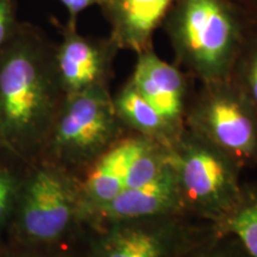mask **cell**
<instances>
[{"mask_svg":"<svg viewBox=\"0 0 257 257\" xmlns=\"http://www.w3.org/2000/svg\"><path fill=\"white\" fill-rule=\"evenodd\" d=\"M130 134L114 110L108 87L66 96L41 159L81 179L98 159Z\"/></svg>","mask_w":257,"mask_h":257,"instance_id":"obj_6","label":"cell"},{"mask_svg":"<svg viewBox=\"0 0 257 257\" xmlns=\"http://www.w3.org/2000/svg\"><path fill=\"white\" fill-rule=\"evenodd\" d=\"M69 14V22L70 25H76V18L85 11L86 9L91 8L93 5L101 6L106 0H59Z\"/></svg>","mask_w":257,"mask_h":257,"instance_id":"obj_19","label":"cell"},{"mask_svg":"<svg viewBox=\"0 0 257 257\" xmlns=\"http://www.w3.org/2000/svg\"><path fill=\"white\" fill-rule=\"evenodd\" d=\"M119 48L108 38L83 36L76 25L67 24L55 44L57 75L66 96L95 87H108Z\"/></svg>","mask_w":257,"mask_h":257,"instance_id":"obj_8","label":"cell"},{"mask_svg":"<svg viewBox=\"0 0 257 257\" xmlns=\"http://www.w3.org/2000/svg\"><path fill=\"white\" fill-rule=\"evenodd\" d=\"M169 156L186 216L218 224L242 200L243 168L205 138L185 128Z\"/></svg>","mask_w":257,"mask_h":257,"instance_id":"obj_5","label":"cell"},{"mask_svg":"<svg viewBox=\"0 0 257 257\" xmlns=\"http://www.w3.org/2000/svg\"><path fill=\"white\" fill-rule=\"evenodd\" d=\"M244 4L248 6L250 14H251L252 18L255 19L257 23V0H243Z\"/></svg>","mask_w":257,"mask_h":257,"instance_id":"obj_21","label":"cell"},{"mask_svg":"<svg viewBox=\"0 0 257 257\" xmlns=\"http://www.w3.org/2000/svg\"><path fill=\"white\" fill-rule=\"evenodd\" d=\"M112 98L118 117L130 133L148 137L168 148L182 134L176 133L167 123L165 118L140 94L130 80Z\"/></svg>","mask_w":257,"mask_h":257,"instance_id":"obj_13","label":"cell"},{"mask_svg":"<svg viewBox=\"0 0 257 257\" xmlns=\"http://www.w3.org/2000/svg\"><path fill=\"white\" fill-rule=\"evenodd\" d=\"M185 125L243 169L257 168V111L231 78L201 83L192 94Z\"/></svg>","mask_w":257,"mask_h":257,"instance_id":"obj_7","label":"cell"},{"mask_svg":"<svg viewBox=\"0 0 257 257\" xmlns=\"http://www.w3.org/2000/svg\"><path fill=\"white\" fill-rule=\"evenodd\" d=\"M85 224L81 179L46 159L24 166L6 232L11 243L68 248Z\"/></svg>","mask_w":257,"mask_h":257,"instance_id":"obj_2","label":"cell"},{"mask_svg":"<svg viewBox=\"0 0 257 257\" xmlns=\"http://www.w3.org/2000/svg\"><path fill=\"white\" fill-rule=\"evenodd\" d=\"M5 154H6V153L3 152V149H2V148H0V157H2V156H4Z\"/></svg>","mask_w":257,"mask_h":257,"instance_id":"obj_22","label":"cell"},{"mask_svg":"<svg viewBox=\"0 0 257 257\" xmlns=\"http://www.w3.org/2000/svg\"><path fill=\"white\" fill-rule=\"evenodd\" d=\"M24 166L8 154L0 157V236L8 232L14 216Z\"/></svg>","mask_w":257,"mask_h":257,"instance_id":"obj_16","label":"cell"},{"mask_svg":"<svg viewBox=\"0 0 257 257\" xmlns=\"http://www.w3.org/2000/svg\"><path fill=\"white\" fill-rule=\"evenodd\" d=\"M152 141L141 135L127 134L85 173L81 178L85 223L93 212L126 189L134 163Z\"/></svg>","mask_w":257,"mask_h":257,"instance_id":"obj_10","label":"cell"},{"mask_svg":"<svg viewBox=\"0 0 257 257\" xmlns=\"http://www.w3.org/2000/svg\"><path fill=\"white\" fill-rule=\"evenodd\" d=\"M22 246H23L25 252H27L22 257H73L68 248H47V246L31 245Z\"/></svg>","mask_w":257,"mask_h":257,"instance_id":"obj_20","label":"cell"},{"mask_svg":"<svg viewBox=\"0 0 257 257\" xmlns=\"http://www.w3.org/2000/svg\"><path fill=\"white\" fill-rule=\"evenodd\" d=\"M21 23L17 16V0H0V49L11 40Z\"/></svg>","mask_w":257,"mask_h":257,"instance_id":"obj_18","label":"cell"},{"mask_svg":"<svg viewBox=\"0 0 257 257\" xmlns=\"http://www.w3.org/2000/svg\"><path fill=\"white\" fill-rule=\"evenodd\" d=\"M137 56L128 80L167 123L181 134L186 128V112L192 98L187 75L179 67L161 59L153 48Z\"/></svg>","mask_w":257,"mask_h":257,"instance_id":"obj_9","label":"cell"},{"mask_svg":"<svg viewBox=\"0 0 257 257\" xmlns=\"http://www.w3.org/2000/svg\"><path fill=\"white\" fill-rule=\"evenodd\" d=\"M175 0H106L101 5L117 47L138 54L152 49L153 35Z\"/></svg>","mask_w":257,"mask_h":257,"instance_id":"obj_12","label":"cell"},{"mask_svg":"<svg viewBox=\"0 0 257 257\" xmlns=\"http://www.w3.org/2000/svg\"><path fill=\"white\" fill-rule=\"evenodd\" d=\"M216 226L220 232L236 236L245 249L257 257V188L244 186L242 200Z\"/></svg>","mask_w":257,"mask_h":257,"instance_id":"obj_14","label":"cell"},{"mask_svg":"<svg viewBox=\"0 0 257 257\" xmlns=\"http://www.w3.org/2000/svg\"><path fill=\"white\" fill-rule=\"evenodd\" d=\"M66 94L55 44L22 22L0 49V148L19 162L41 159Z\"/></svg>","mask_w":257,"mask_h":257,"instance_id":"obj_1","label":"cell"},{"mask_svg":"<svg viewBox=\"0 0 257 257\" xmlns=\"http://www.w3.org/2000/svg\"><path fill=\"white\" fill-rule=\"evenodd\" d=\"M248 29L225 0H178L168 22L176 60L201 83L230 78Z\"/></svg>","mask_w":257,"mask_h":257,"instance_id":"obj_3","label":"cell"},{"mask_svg":"<svg viewBox=\"0 0 257 257\" xmlns=\"http://www.w3.org/2000/svg\"><path fill=\"white\" fill-rule=\"evenodd\" d=\"M181 257H253L242 242L231 233L218 232Z\"/></svg>","mask_w":257,"mask_h":257,"instance_id":"obj_17","label":"cell"},{"mask_svg":"<svg viewBox=\"0 0 257 257\" xmlns=\"http://www.w3.org/2000/svg\"><path fill=\"white\" fill-rule=\"evenodd\" d=\"M218 232L184 214L86 223L68 249L73 257H181Z\"/></svg>","mask_w":257,"mask_h":257,"instance_id":"obj_4","label":"cell"},{"mask_svg":"<svg viewBox=\"0 0 257 257\" xmlns=\"http://www.w3.org/2000/svg\"><path fill=\"white\" fill-rule=\"evenodd\" d=\"M168 214L186 216L170 160L167 168L155 179L137 187L124 189L111 201L93 212L86 223L102 224Z\"/></svg>","mask_w":257,"mask_h":257,"instance_id":"obj_11","label":"cell"},{"mask_svg":"<svg viewBox=\"0 0 257 257\" xmlns=\"http://www.w3.org/2000/svg\"><path fill=\"white\" fill-rule=\"evenodd\" d=\"M231 79L233 80L257 111V23L252 22L234 62Z\"/></svg>","mask_w":257,"mask_h":257,"instance_id":"obj_15","label":"cell"}]
</instances>
